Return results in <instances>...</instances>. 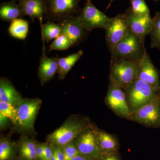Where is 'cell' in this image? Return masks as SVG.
Returning a JSON list of instances; mask_svg holds the SVG:
<instances>
[{"label":"cell","instance_id":"obj_1","mask_svg":"<svg viewBox=\"0 0 160 160\" xmlns=\"http://www.w3.org/2000/svg\"><path fill=\"white\" fill-rule=\"evenodd\" d=\"M139 61L124 59L111 60L109 81L124 90L138 79Z\"/></svg>","mask_w":160,"mask_h":160},{"label":"cell","instance_id":"obj_2","mask_svg":"<svg viewBox=\"0 0 160 160\" xmlns=\"http://www.w3.org/2000/svg\"><path fill=\"white\" fill-rule=\"evenodd\" d=\"M124 90L131 113L160 95V90L139 79L135 80Z\"/></svg>","mask_w":160,"mask_h":160},{"label":"cell","instance_id":"obj_3","mask_svg":"<svg viewBox=\"0 0 160 160\" xmlns=\"http://www.w3.org/2000/svg\"><path fill=\"white\" fill-rule=\"evenodd\" d=\"M146 50L145 43L130 32L110 51L111 60L124 59L140 61Z\"/></svg>","mask_w":160,"mask_h":160},{"label":"cell","instance_id":"obj_4","mask_svg":"<svg viewBox=\"0 0 160 160\" xmlns=\"http://www.w3.org/2000/svg\"><path fill=\"white\" fill-rule=\"evenodd\" d=\"M130 121L150 128L160 127V95L131 112Z\"/></svg>","mask_w":160,"mask_h":160},{"label":"cell","instance_id":"obj_5","mask_svg":"<svg viewBox=\"0 0 160 160\" xmlns=\"http://www.w3.org/2000/svg\"><path fill=\"white\" fill-rule=\"evenodd\" d=\"M81 0H45L46 7L45 18L58 21L77 14L80 10Z\"/></svg>","mask_w":160,"mask_h":160},{"label":"cell","instance_id":"obj_6","mask_svg":"<svg viewBox=\"0 0 160 160\" xmlns=\"http://www.w3.org/2000/svg\"><path fill=\"white\" fill-rule=\"evenodd\" d=\"M90 126L85 120L67 121L49 135L48 139L51 142L59 146H66Z\"/></svg>","mask_w":160,"mask_h":160},{"label":"cell","instance_id":"obj_7","mask_svg":"<svg viewBox=\"0 0 160 160\" xmlns=\"http://www.w3.org/2000/svg\"><path fill=\"white\" fill-rule=\"evenodd\" d=\"M105 102L112 111L118 116L129 120L131 116L126 93L121 87L109 81Z\"/></svg>","mask_w":160,"mask_h":160},{"label":"cell","instance_id":"obj_8","mask_svg":"<svg viewBox=\"0 0 160 160\" xmlns=\"http://www.w3.org/2000/svg\"><path fill=\"white\" fill-rule=\"evenodd\" d=\"M76 16L89 32L98 28L105 29L111 18L97 8L91 1L86 2Z\"/></svg>","mask_w":160,"mask_h":160},{"label":"cell","instance_id":"obj_9","mask_svg":"<svg viewBox=\"0 0 160 160\" xmlns=\"http://www.w3.org/2000/svg\"><path fill=\"white\" fill-rule=\"evenodd\" d=\"M105 30L106 45L110 51L130 32L129 23L125 13L111 18Z\"/></svg>","mask_w":160,"mask_h":160},{"label":"cell","instance_id":"obj_10","mask_svg":"<svg viewBox=\"0 0 160 160\" xmlns=\"http://www.w3.org/2000/svg\"><path fill=\"white\" fill-rule=\"evenodd\" d=\"M98 129L91 126L77 137L76 146L80 153L91 159L96 158L100 154L97 141Z\"/></svg>","mask_w":160,"mask_h":160},{"label":"cell","instance_id":"obj_11","mask_svg":"<svg viewBox=\"0 0 160 160\" xmlns=\"http://www.w3.org/2000/svg\"><path fill=\"white\" fill-rule=\"evenodd\" d=\"M125 13L128 20L130 31L145 43L146 36L150 34L152 29V18L151 17L150 15H141L136 14L132 11L130 7Z\"/></svg>","mask_w":160,"mask_h":160},{"label":"cell","instance_id":"obj_12","mask_svg":"<svg viewBox=\"0 0 160 160\" xmlns=\"http://www.w3.org/2000/svg\"><path fill=\"white\" fill-rule=\"evenodd\" d=\"M61 26L62 33L70 40L72 46L80 44L85 39L89 32L87 31L76 16L69 17L58 21Z\"/></svg>","mask_w":160,"mask_h":160},{"label":"cell","instance_id":"obj_13","mask_svg":"<svg viewBox=\"0 0 160 160\" xmlns=\"http://www.w3.org/2000/svg\"><path fill=\"white\" fill-rule=\"evenodd\" d=\"M42 104L38 98L22 99L16 106L18 124L26 129H33L35 119Z\"/></svg>","mask_w":160,"mask_h":160},{"label":"cell","instance_id":"obj_14","mask_svg":"<svg viewBox=\"0 0 160 160\" xmlns=\"http://www.w3.org/2000/svg\"><path fill=\"white\" fill-rule=\"evenodd\" d=\"M138 79L148 83L160 90L159 72L153 65L147 50L139 62Z\"/></svg>","mask_w":160,"mask_h":160},{"label":"cell","instance_id":"obj_15","mask_svg":"<svg viewBox=\"0 0 160 160\" xmlns=\"http://www.w3.org/2000/svg\"><path fill=\"white\" fill-rule=\"evenodd\" d=\"M42 48L40 58V65L38 69V74L42 85L51 80L58 72V57L49 58L46 53L45 41L42 40Z\"/></svg>","mask_w":160,"mask_h":160},{"label":"cell","instance_id":"obj_16","mask_svg":"<svg viewBox=\"0 0 160 160\" xmlns=\"http://www.w3.org/2000/svg\"><path fill=\"white\" fill-rule=\"evenodd\" d=\"M19 6L32 22L37 18L42 22L46 13V3L44 0H20Z\"/></svg>","mask_w":160,"mask_h":160},{"label":"cell","instance_id":"obj_17","mask_svg":"<svg viewBox=\"0 0 160 160\" xmlns=\"http://www.w3.org/2000/svg\"><path fill=\"white\" fill-rule=\"evenodd\" d=\"M97 141L100 153L117 152L119 143L114 135L98 129Z\"/></svg>","mask_w":160,"mask_h":160},{"label":"cell","instance_id":"obj_18","mask_svg":"<svg viewBox=\"0 0 160 160\" xmlns=\"http://www.w3.org/2000/svg\"><path fill=\"white\" fill-rule=\"evenodd\" d=\"M16 0L4 2L0 5V19L5 22H12L26 16Z\"/></svg>","mask_w":160,"mask_h":160},{"label":"cell","instance_id":"obj_19","mask_svg":"<svg viewBox=\"0 0 160 160\" xmlns=\"http://www.w3.org/2000/svg\"><path fill=\"white\" fill-rule=\"evenodd\" d=\"M22 100L21 96L11 82L4 78L0 80V101L17 106Z\"/></svg>","mask_w":160,"mask_h":160},{"label":"cell","instance_id":"obj_20","mask_svg":"<svg viewBox=\"0 0 160 160\" xmlns=\"http://www.w3.org/2000/svg\"><path fill=\"white\" fill-rule=\"evenodd\" d=\"M84 54L82 50H80L77 52L69 55L65 58H58V73L59 78L63 79L77 62L81 58Z\"/></svg>","mask_w":160,"mask_h":160},{"label":"cell","instance_id":"obj_21","mask_svg":"<svg viewBox=\"0 0 160 160\" xmlns=\"http://www.w3.org/2000/svg\"><path fill=\"white\" fill-rule=\"evenodd\" d=\"M29 23L23 19H16L11 22L8 29L9 34L18 39L25 40L29 32Z\"/></svg>","mask_w":160,"mask_h":160},{"label":"cell","instance_id":"obj_22","mask_svg":"<svg viewBox=\"0 0 160 160\" xmlns=\"http://www.w3.org/2000/svg\"><path fill=\"white\" fill-rule=\"evenodd\" d=\"M40 22L42 39L45 41V42L48 43L62 34V28L58 23L49 21L45 24H42V22Z\"/></svg>","mask_w":160,"mask_h":160},{"label":"cell","instance_id":"obj_23","mask_svg":"<svg viewBox=\"0 0 160 160\" xmlns=\"http://www.w3.org/2000/svg\"><path fill=\"white\" fill-rule=\"evenodd\" d=\"M153 26L150 32L151 48L160 49V12H157L152 18Z\"/></svg>","mask_w":160,"mask_h":160},{"label":"cell","instance_id":"obj_24","mask_svg":"<svg viewBox=\"0 0 160 160\" xmlns=\"http://www.w3.org/2000/svg\"><path fill=\"white\" fill-rule=\"evenodd\" d=\"M0 114L9 118L14 124L18 123L17 109L12 104L0 101Z\"/></svg>","mask_w":160,"mask_h":160},{"label":"cell","instance_id":"obj_25","mask_svg":"<svg viewBox=\"0 0 160 160\" xmlns=\"http://www.w3.org/2000/svg\"><path fill=\"white\" fill-rule=\"evenodd\" d=\"M36 149L34 142L28 140L22 143L20 151L23 158L28 160H33L37 158Z\"/></svg>","mask_w":160,"mask_h":160},{"label":"cell","instance_id":"obj_26","mask_svg":"<svg viewBox=\"0 0 160 160\" xmlns=\"http://www.w3.org/2000/svg\"><path fill=\"white\" fill-rule=\"evenodd\" d=\"M72 46L70 40L66 35L62 33L55 39L49 45V51L52 50H65Z\"/></svg>","mask_w":160,"mask_h":160},{"label":"cell","instance_id":"obj_27","mask_svg":"<svg viewBox=\"0 0 160 160\" xmlns=\"http://www.w3.org/2000/svg\"><path fill=\"white\" fill-rule=\"evenodd\" d=\"M132 11L136 14L141 15H149L150 10L145 0H130Z\"/></svg>","mask_w":160,"mask_h":160},{"label":"cell","instance_id":"obj_28","mask_svg":"<svg viewBox=\"0 0 160 160\" xmlns=\"http://www.w3.org/2000/svg\"><path fill=\"white\" fill-rule=\"evenodd\" d=\"M65 160H71L77 156L81 154L78 150L77 146L74 143H69L65 146L64 149Z\"/></svg>","mask_w":160,"mask_h":160},{"label":"cell","instance_id":"obj_29","mask_svg":"<svg viewBox=\"0 0 160 160\" xmlns=\"http://www.w3.org/2000/svg\"><path fill=\"white\" fill-rule=\"evenodd\" d=\"M96 158L97 160H120L118 152L100 153Z\"/></svg>","mask_w":160,"mask_h":160},{"label":"cell","instance_id":"obj_30","mask_svg":"<svg viewBox=\"0 0 160 160\" xmlns=\"http://www.w3.org/2000/svg\"><path fill=\"white\" fill-rule=\"evenodd\" d=\"M44 160H50L52 157L53 152L52 151L51 148L48 145H44Z\"/></svg>","mask_w":160,"mask_h":160},{"label":"cell","instance_id":"obj_31","mask_svg":"<svg viewBox=\"0 0 160 160\" xmlns=\"http://www.w3.org/2000/svg\"><path fill=\"white\" fill-rule=\"evenodd\" d=\"M44 145L37 146V158L41 160H44Z\"/></svg>","mask_w":160,"mask_h":160},{"label":"cell","instance_id":"obj_32","mask_svg":"<svg viewBox=\"0 0 160 160\" xmlns=\"http://www.w3.org/2000/svg\"><path fill=\"white\" fill-rule=\"evenodd\" d=\"M11 153H9L0 146V160H7L11 156Z\"/></svg>","mask_w":160,"mask_h":160},{"label":"cell","instance_id":"obj_33","mask_svg":"<svg viewBox=\"0 0 160 160\" xmlns=\"http://www.w3.org/2000/svg\"><path fill=\"white\" fill-rule=\"evenodd\" d=\"M0 146H2L3 149L6 150V151L12 154V146L10 143L8 141H6V140L1 141V143H0Z\"/></svg>","mask_w":160,"mask_h":160},{"label":"cell","instance_id":"obj_34","mask_svg":"<svg viewBox=\"0 0 160 160\" xmlns=\"http://www.w3.org/2000/svg\"><path fill=\"white\" fill-rule=\"evenodd\" d=\"M57 160H65V156L64 150L60 147H58L55 150Z\"/></svg>","mask_w":160,"mask_h":160},{"label":"cell","instance_id":"obj_35","mask_svg":"<svg viewBox=\"0 0 160 160\" xmlns=\"http://www.w3.org/2000/svg\"><path fill=\"white\" fill-rule=\"evenodd\" d=\"M92 159L87 157L83 156L82 155L80 154L77 156L75 157L72 158L71 160H91Z\"/></svg>","mask_w":160,"mask_h":160},{"label":"cell","instance_id":"obj_36","mask_svg":"<svg viewBox=\"0 0 160 160\" xmlns=\"http://www.w3.org/2000/svg\"><path fill=\"white\" fill-rule=\"evenodd\" d=\"M0 118H1V127H3L4 125H6V122L7 121V119L8 118L3 116V115L0 114Z\"/></svg>","mask_w":160,"mask_h":160},{"label":"cell","instance_id":"obj_37","mask_svg":"<svg viewBox=\"0 0 160 160\" xmlns=\"http://www.w3.org/2000/svg\"><path fill=\"white\" fill-rule=\"evenodd\" d=\"M57 160L55 151L53 152V154H52V157L51 160Z\"/></svg>","mask_w":160,"mask_h":160},{"label":"cell","instance_id":"obj_38","mask_svg":"<svg viewBox=\"0 0 160 160\" xmlns=\"http://www.w3.org/2000/svg\"><path fill=\"white\" fill-rule=\"evenodd\" d=\"M113 1H114V0H110V2L109 3V5H108V6H107V8H106V9H109V7H110V6H111L112 3V2H113Z\"/></svg>","mask_w":160,"mask_h":160},{"label":"cell","instance_id":"obj_39","mask_svg":"<svg viewBox=\"0 0 160 160\" xmlns=\"http://www.w3.org/2000/svg\"><path fill=\"white\" fill-rule=\"evenodd\" d=\"M91 0H86V2H91Z\"/></svg>","mask_w":160,"mask_h":160},{"label":"cell","instance_id":"obj_40","mask_svg":"<svg viewBox=\"0 0 160 160\" xmlns=\"http://www.w3.org/2000/svg\"><path fill=\"white\" fill-rule=\"evenodd\" d=\"M16 1H19L20 0H16Z\"/></svg>","mask_w":160,"mask_h":160},{"label":"cell","instance_id":"obj_41","mask_svg":"<svg viewBox=\"0 0 160 160\" xmlns=\"http://www.w3.org/2000/svg\"><path fill=\"white\" fill-rule=\"evenodd\" d=\"M156 1H158V0H155Z\"/></svg>","mask_w":160,"mask_h":160}]
</instances>
